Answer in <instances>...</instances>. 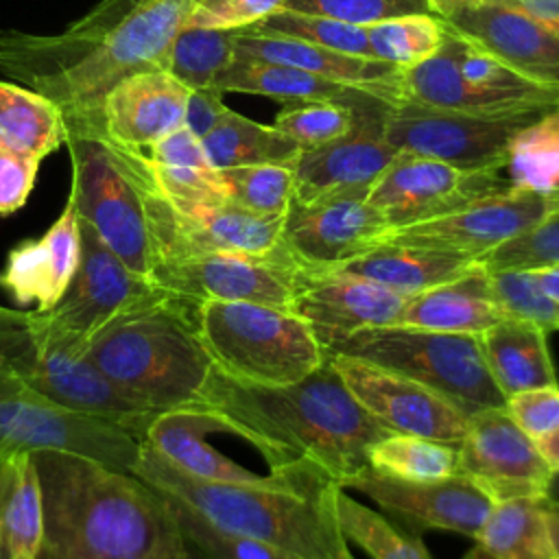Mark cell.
Listing matches in <instances>:
<instances>
[{"label":"cell","instance_id":"1","mask_svg":"<svg viewBox=\"0 0 559 559\" xmlns=\"http://www.w3.org/2000/svg\"><path fill=\"white\" fill-rule=\"evenodd\" d=\"M183 408L212 415L223 432L251 443L269 469L310 463L338 487L367 469L369 448L391 435L356 402L328 356L304 380L282 386L240 382L212 365Z\"/></svg>","mask_w":559,"mask_h":559},{"label":"cell","instance_id":"2","mask_svg":"<svg viewBox=\"0 0 559 559\" xmlns=\"http://www.w3.org/2000/svg\"><path fill=\"white\" fill-rule=\"evenodd\" d=\"M192 7L194 0H100L59 35L0 31V70L61 114L94 111L124 76L166 70Z\"/></svg>","mask_w":559,"mask_h":559},{"label":"cell","instance_id":"3","mask_svg":"<svg viewBox=\"0 0 559 559\" xmlns=\"http://www.w3.org/2000/svg\"><path fill=\"white\" fill-rule=\"evenodd\" d=\"M44 509L35 559H188L164 500L135 474L70 450H33Z\"/></svg>","mask_w":559,"mask_h":559},{"label":"cell","instance_id":"4","mask_svg":"<svg viewBox=\"0 0 559 559\" xmlns=\"http://www.w3.org/2000/svg\"><path fill=\"white\" fill-rule=\"evenodd\" d=\"M131 474L212 524L253 537L290 559H354L336 518L338 483L314 472L288 487H253L188 476L142 441Z\"/></svg>","mask_w":559,"mask_h":559},{"label":"cell","instance_id":"5","mask_svg":"<svg viewBox=\"0 0 559 559\" xmlns=\"http://www.w3.org/2000/svg\"><path fill=\"white\" fill-rule=\"evenodd\" d=\"M194 306L170 295L122 317L90 341L83 358L138 404L155 413L183 408L197 400L212 371Z\"/></svg>","mask_w":559,"mask_h":559},{"label":"cell","instance_id":"6","mask_svg":"<svg viewBox=\"0 0 559 559\" xmlns=\"http://www.w3.org/2000/svg\"><path fill=\"white\" fill-rule=\"evenodd\" d=\"M0 371L59 406L118 424L138 439L157 415L76 356L52 332L44 312L0 304Z\"/></svg>","mask_w":559,"mask_h":559},{"label":"cell","instance_id":"7","mask_svg":"<svg viewBox=\"0 0 559 559\" xmlns=\"http://www.w3.org/2000/svg\"><path fill=\"white\" fill-rule=\"evenodd\" d=\"M194 323L212 365L240 382L293 384L325 360V349L308 323L286 308L251 301H199Z\"/></svg>","mask_w":559,"mask_h":559},{"label":"cell","instance_id":"8","mask_svg":"<svg viewBox=\"0 0 559 559\" xmlns=\"http://www.w3.org/2000/svg\"><path fill=\"white\" fill-rule=\"evenodd\" d=\"M72 162V201L81 223L135 273L153 280L155 251L144 205L118 146L100 131L94 111L63 114Z\"/></svg>","mask_w":559,"mask_h":559},{"label":"cell","instance_id":"9","mask_svg":"<svg viewBox=\"0 0 559 559\" xmlns=\"http://www.w3.org/2000/svg\"><path fill=\"white\" fill-rule=\"evenodd\" d=\"M397 92L406 103L478 116H539L559 109V81L526 76L448 28L430 59L402 70Z\"/></svg>","mask_w":559,"mask_h":559},{"label":"cell","instance_id":"10","mask_svg":"<svg viewBox=\"0 0 559 559\" xmlns=\"http://www.w3.org/2000/svg\"><path fill=\"white\" fill-rule=\"evenodd\" d=\"M413 378L456 404L467 417L504 408V395L489 376L478 334L435 332L411 325L358 330L325 349Z\"/></svg>","mask_w":559,"mask_h":559},{"label":"cell","instance_id":"11","mask_svg":"<svg viewBox=\"0 0 559 559\" xmlns=\"http://www.w3.org/2000/svg\"><path fill=\"white\" fill-rule=\"evenodd\" d=\"M81 260L79 269L59 299L44 312L52 332L83 358L90 341L114 321L138 310L151 308L173 293L155 280L129 269L98 236L81 223Z\"/></svg>","mask_w":559,"mask_h":559},{"label":"cell","instance_id":"12","mask_svg":"<svg viewBox=\"0 0 559 559\" xmlns=\"http://www.w3.org/2000/svg\"><path fill=\"white\" fill-rule=\"evenodd\" d=\"M142 439L118 424L59 406L0 371V459L41 448L70 450L131 472Z\"/></svg>","mask_w":559,"mask_h":559},{"label":"cell","instance_id":"13","mask_svg":"<svg viewBox=\"0 0 559 559\" xmlns=\"http://www.w3.org/2000/svg\"><path fill=\"white\" fill-rule=\"evenodd\" d=\"M533 118L478 116L400 100L386 107L384 135L397 153L461 170H502L511 135Z\"/></svg>","mask_w":559,"mask_h":559},{"label":"cell","instance_id":"14","mask_svg":"<svg viewBox=\"0 0 559 559\" xmlns=\"http://www.w3.org/2000/svg\"><path fill=\"white\" fill-rule=\"evenodd\" d=\"M301 269L280 242L264 255L199 253L159 260L153 280L192 304L251 301L288 310Z\"/></svg>","mask_w":559,"mask_h":559},{"label":"cell","instance_id":"15","mask_svg":"<svg viewBox=\"0 0 559 559\" xmlns=\"http://www.w3.org/2000/svg\"><path fill=\"white\" fill-rule=\"evenodd\" d=\"M555 199L557 190L539 194L509 188L450 214L395 227L382 242L445 251L478 262L489 251L537 225L552 207Z\"/></svg>","mask_w":559,"mask_h":559},{"label":"cell","instance_id":"16","mask_svg":"<svg viewBox=\"0 0 559 559\" xmlns=\"http://www.w3.org/2000/svg\"><path fill=\"white\" fill-rule=\"evenodd\" d=\"M356 402L389 432L459 445L469 417L441 393L360 358L325 354Z\"/></svg>","mask_w":559,"mask_h":559},{"label":"cell","instance_id":"17","mask_svg":"<svg viewBox=\"0 0 559 559\" xmlns=\"http://www.w3.org/2000/svg\"><path fill=\"white\" fill-rule=\"evenodd\" d=\"M509 188L500 170H461L437 159L400 153L371 186L367 201L395 229L450 214Z\"/></svg>","mask_w":559,"mask_h":559},{"label":"cell","instance_id":"18","mask_svg":"<svg viewBox=\"0 0 559 559\" xmlns=\"http://www.w3.org/2000/svg\"><path fill=\"white\" fill-rule=\"evenodd\" d=\"M456 448V472L493 504L513 498H546L552 469L537 450V443L504 408L474 413Z\"/></svg>","mask_w":559,"mask_h":559},{"label":"cell","instance_id":"19","mask_svg":"<svg viewBox=\"0 0 559 559\" xmlns=\"http://www.w3.org/2000/svg\"><path fill=\"white\" fill-rule=\"evenodd\" d=\"M389 103L371 96L356 105L354 127L338 140L301 151L295 170L293 203H312L336 194H365L400 155L384 135Z\"/></svg>","mask_w":559,"mask_h":559},{"label":"cell","instance_id":"20","mask_svg":"<svg viewBox=\"0 0 559 559\" xmlns=\"http://www.w3.org/2000/svg\"><path fill=\"white\" fill-rule=\"evenodd\" d=\"M341 487L371 498L393 522L415 535L435 528L474 539L493 507L459 472L441 480H400L367 467L343 480Z\"/></svg>","mask_w":559,"mask_h":559},{"label":"cell","instance_id":"21","mask_svg":"<svg viewBox=\"0 0 559 559\" xmlns=\"http://www.w3.org/2000/svg\"><path fill=\"white\" fill-rule=\"evenodd\" d=\"M389 231L386 216L365 194H336L290 203L282 245L304 269H330L371 251Z\"/></svg>","mask_w":559,"mask_h":559},{"label":"cell","instance_id":"22","mask_svg":"<svg viewBox=\"0 0 559 559\" xmlns=\"http://www.w3.org/2000/svg\"><path fill=\"white\" fill-rule=\"evenodd\" d=\"M406 297L365 277L328 269H301L288 310L308 323L323 349L345 336L391 325Z\"/></svg>","mask_w":559,"mask_h":559},{"label":"cell","instance_id":"23","mask_svg":"<svg viewBox=\"0 0 559 559\" xmlns=\"http://www.w3.org/2000/svg\"><path fill=\"white\" fill-rule=\"evenodd\" d=\"M212 432H223L221 424L212 415L192 408H175L157 413L148 421L142 441L151 443L175 467L201 480L253 487H288L314 472H321L310 463H293L280 469H269V474H255L210 445L207 435Z\"/></svg>","mask_w":559,"mask_h":559},{"label":"cell","instance_id":"24","mask_svg":"<svg viewBox=\"0 0 559 559\" xmlns=\"http://www.w3.org/2000/svg\"><path fill=\"white\" fill-rule=\"evenodd\" d=\"M441 22L452 35L513 70L559 81V37L511 0H480Z\"/></svg>","mask_w":559,"mask_h":559},{"label":"cell","instance_id":"25","mask_svg":"<svg viewBox=\"0 0 559 559\" xmlns=\"http://www.w3.org/2000/svg\"><path fill=\"white\" fill-rule=\"evenodd\" d=\"M188 92L168 70L135 72L107 92L94 116L114 144L144 151L183 127Z\"/></svg>","mask_w":559,"mask_h":559},{"label":"cell","instance_id":"26","mask_svg":"<svg viewBox=\"0 0 559 559\" xmlns=\"http://www.w3.org/2000/svg\"><path fill=\"white\" fill-rule=\"evenodd\" d=\"M81 260V225L72 201L37 240L17 242L0 269V288L20 306L50 312L68 290Z\"/></svg>","mask_w":559,"mask_h":559},{"label":"cell","instance_id":"27","mask_svg":"<svg viewBox=\"0 0 559 559\" xmlns=\"http://www.w3.org/2000/svg\"><path fill=\"white\" fill-rule=\"evenodd\" d=\"M236 59L299 68L332 81L369 87L391 105L400 100V68L378 59L354 57L277 33L258 31L253 26L236 28Z\"/></svg>","mask_w":559,"mask_h":559},{"label":"cell","instance_id":"28","mask_svg":"<svg viewBox=\"0 0 559 559\" xmlns=\"http://www.w3.org/2000/svg\"><path fill=\"white\" fill-rule=\"evenodd\" d=\"M478 266L476 260L408 245L380 242L371 251L352 258L328 271L378 282L404 297L465 277Z\"/></svg>","mask_w":559,"mask_h":559},{"label":"cell","instance_id":"29","mask_svg":"<svg viewBox=\"0 0 559 559\" xmlns=\"http://www.w3.org/2000/svg\"><path fill=\"white\" fill-rule=\"evenodd\" d=\"M502 319L509 317L491 301L487 271L478 264L461 280L406 297L395 323L435 332L480 334Z\"/></svg>","mask_w":559,"mask_h":559},{"label":"cell","instance_id":"30","mask_svg":"<svg viewBox=\"0 0 559 559\" xmlns=\"http://www.w3.org/2000/svg\"><path fill=\"white\" fill-rule=\"evenodd\" d=\"M546 334L518 319H502L478 334L485 365L504 400L528 389L559 384Z\"/></svg>","mask_w":559,"mask_h":559},{"label":"cell","instance_id":"31","mask_svg":"<svg viewBox=\"0 0 559 559\" xmlns=\"http://www.w3.org/2000/svg\"><path fill=\"white\" fill-rule=\"evenodd\" d=\"M142 153L157 188L175 207L227 199L221 170L212 166L201 138L186 127L175 129Z\"/></svg>","mask_w":559,"mask_h":559},{"label":"cell","instance_id":"32","mask_svg":"<svg viewBox=\"0 0 559 559\" xmlns=\"http://www.w3.org/2000/svg\"><path fill=\"white\" fill-rule=\"evenodd\" d=\"M216 90H221L223 94L225 92L258 94V96H269L282 103L336 100V103H347L352 107L360 105L371 96L382 98L378 92L362 85L332 81V79H325L299 68H290V66L249 61V59H234V63L216 81Z\"/></svg>","mask_w":559,"mask_h":559},{"label":"cell","instance_id":"33","mask_svg":"<svg viewBox=\"0 0 559 559\" xmlns=\"http://www.w3.org/2000/svg\"><path fill=\"white\" fill-rule=\"evenodd\" d=\"M44 533L41 487L31 452L0 459V546L9 557H35Z\"/></svg>","mask_w":559,"mask_h":559},{"label":"cell","instance_id":"34","mask_svg":"<svg viewBox=\"0 0 559 559\" xmlns=\"http://www.w3.org/2000/svg\"><path fill=\"white\" fill-rule=\"evenodd\" d=\"M63 142V114L50 98L0 81V144L41 162Z\"/></svg>","mask_w":559,"mask_h":559},{"label":"cell","instance_id":"35","mask_svg":"<svg viewBox=\"0 0 559 559\" xmlns=\"http://www.w3.org/2000/svg\"><path fill=\"white\" fill-rule=\"evenodd\" d=\"M201 142L216 170L253 164L293 166L301 153L299 144L273 124L255 122L231 109Z\"/></svg>","mask_w":559,"mask_h":559},{"label":"cell","instance_id":"36","mask_svg":"<svg viewBox=\"0 0 559 559\" xmlns=\"http://www.w3.org/2000/svg\"><path fill=\"white\" fill-rule=\"evenodd\" d=\"M546 498H513L491 507L476 544L498 559H559L546 522Z\"/></svg>","mask_w":559,"mask_h":559},{"label":"cell","instance_id":"37","mask_svg":"<svg viewBox=\"0 0 559 559\" xmlns=\"http://www.w3.org/2000/svg\"><path fill=\"white\" fill-rule=\"evenodd\" d=\"M504 168L515 190H559V109L533 118L511 135Z\"/></svg>","mask_w":559,"mask_h":559},{"label":"cell","instance_id":"38","mask_svg":"<svg viewBox=\"0 0 559 559\" xmlns=\"http://www.w3.org/2000/svg\"><path fill=\"white\" fill-rule=\"evenodd\" d=\"M336 518L343 537L371 559H432L419 535L349 498L343 487L336 493Z\"/></svg>","mask_w":559,"mask_h":559},{"label":"cell","instance_id":"39","mask_svg":"<svg viewBox=\"0 0 559 559\" xmlns=\"http://www.w3.org/2000/svg\"><path fill=\"white\" fill-rule=\"evenodd\" d=\"M369 467L400 480H441L459 469V448L415 435L380 439L369 448Z\"/></svg>","mask_w":559,"mask_h":559},{"label":"cell","instance_id":"40","mask_svg":"<svg viewBox=\"0 0 559 559\" xmlns=\"http://www.w3.org/2000/svg\"><path fill=\"white\" fill-rule=\"evenodd\" d=\"M236 59V31L183 26L170 44L166 70L188 90L216 87Z\"/></svg>","mask_w":559,"mask_h":559},{"label":"cell","instance_id":"41","mask_svg":"<svg viewBox=\"0 0 559 559\" xmlns=\"http://www.w3.org/2000/svg\"><path fill=\"white\" fill-rule=\"evenodd\" d=\"M367 28L371 59L408 70L430 59L445 39L441 17L435 13H411L389 17Z\"/></svg>","mask_w":559,"mask_h":559},{"label":"cell","instance_id":"42","mask_svg":"<svg viewBox=\"0 0 559 559\" xmlns=\"http://www.w3.org/2000/svg\"><path fill=\"white\" fill-rule=\"evenodd\" d=\"M487 290L504 317L533 323L544 332L559 330V304L544 290L535 271H487Z\"/></svg>","mask_w":559,"mask_h":559},{"label":"cell","instance_id":"43","mask_svg":"<svg viewBox=\"0 0 559 559\" xmlns=\"http://www.w3.org/2000/svg\"><path fill=\"white\" fill-rule=\"evenodd\" d=\"M188 548H197L203 559H290L277 548L262 544L253 537L225 531L210 520H205L199 511L183 504L173 496H164Z\"/></svg>","mask_w":559,"mask_h":559},{"label":"cell","instance_id":"44","mask_svg":"<svg viewBox=\"0 0 559 559\" xmlns=\"http://www.w3.org/2000/svg\"><path fill=\"white\" fill-rule=\"evenodd\" d=\"M221 177L229 201L260 214H286L295 197V170L286 164L236 166Z\"/></svg>","mask_w":559,"mask_h":559},{"label":"cell","instance_id":"45","mask_svg":"<svg viewBox=\"0 0 559 559\" xmlns=\"http://www.w3.org/2000/svg\"><path fill=\"white\" fill-rule=\"evenodd\" d=\"M251 26L258 31L293 37V39H299V41H306L312 46L371 59L365 26L338 22V20L323 17V15L299 13V11H290V9H280L273 15H269L266 20L251 24Z\"/></svg>","mask_w":559,"mask_h":559},{"label":"cell","instance_id":"46","mask_svg":"<svg viewBox=\"0 0 559 559\" xmlns=\"http://www.w3.org/2000/svg\"><path fill=\"white\" fill-rule=\"evenodd\" d=\"M356 120V107L336 100L284 103L273 127L299 144L301 151L319 148L343 138Z\"/></svg>","mask_w":559,"mask_h":559},{"label":"cell","instance_id":"47","mask_svg":"<svg viewBox=\"0 0 559 559\" xmlns=\"http://www.w3.org/2000/svg\"><path fill=\"white\" fill-rule=\"evenodd\" d=\"M485 271L502 269H544L559 266V190L552 207L546 216L526 229L524 234L511 238L498 249L489 251L478 260Z\"/></svg>","mask_w":559,"mask_h":559},{"label":"cell","instance_id":"48","mask_svg":"<svg viewBox=\"0 0 559 559\" xmlns=\"http://www.w3.org/2000/svg\"><path fill=\"white\" fill-rule=\"evenodd\" d=\"M284 9L323 15L356 26H369L397 15L432 13L426 0H286Z\"/></svg>","mask_w":559,"mask_h":559},{"label":"cell","instance_id":"49","mask_svg":"<svg viewBox=\"0 0 559 559\" xmlns=\"http://www.w3.org/2000/svg\"><path fill=\"white\" fill-rule=\"evenodd\" d=\"M286 0H197L186 26L245 28L284 9Z\"/></svg>","mask_w":559,"mask_h":559},{"label":"cell","instance_id":"50","mask_svg":"<svg viewBox=\"0 0 559 559\" xmlns=\"http://www.w3.org/2000/svg\"><path fill=\"white\" fill-rule=\"evenodd\" d=\"M504 411L533 441H539L559 430V384L515 393L504 400Z\"/></svg>","mask_w":559,"mask_h":559},{"label":"cell","instance_id":"51","mask_svg":"<svg viewBox=\"0 0 559 559\" xmlns=\"http://www.w3.org/2000/svg\"><path fill=\"white\" fill-rule=\"evenodd\" d=\"M39 162L0 144V216L24 207L37 179Z\"/></svg>","mask_w":559,"mask_h":559},{"label":"cell","instance_id":"52","mask_svg":"<svg viewBox=\"0 0 559 559\" xmlns=\"http://www.w3.org/2000/svg\"><path fill=\"white\" fill-rule=\"evenodd\" d=\"M227 105L223 103V92L216 87H197L188 92L183 127L192 131L197 138H205L218 120L227 114Z\"/></svg>","mask_w":559,"mask_h":559},{"label":"cell","instance_id":"53","mask_svg":"<svg viewBox=\"0 0 559 559\" xmlns=\"http://www.w3.org/2000/svg\"><path fill=\"white\" fill-rule=\"evenodd\" d=\"M559 37V0H511Z\"/></svg>","mask_w":559,"mask_h":559},{"label":"cell","instance_id":"54","mask_svg":"<svg viewBox=\"0 0 559 559\" xmlns=\"http://www.w3.org/2000/svg\"><path fill=\"white\" fill-rule=\"evenodd\" d=\"M537 450L542 452V456L546 459V463L550 465L552 472H559V430H555L552 435L535 441Z\"/></svg>","mask_w":559,"mask_h":559},{"label":"cell","instance_id":"55","mask_svg":"<svg viewBox=\"0 0 559 559\" xmlns=\"http://www.w3.org/2000/svg\"><path fill=\"white\" fill-rule=\"evenodd\" d=\"M428 2V7H430V11L437 15V17H450L452 13H456V11H461V9H465V7H472V4H476V2H480V0H426Z\"/></svg>","mask_w":559,"mask_h":559},{"label":"cell","instance_id":"56","mask_svg":"<svg viewBox=\"0 0 559 559\" xmlns=\"http://www.w3.org/2000/svg\"><path fill=\"white\" fill-rule=\"evenodd\" d=\"M535 275H537L539 284L544 286V290L559 304V266L535 269Z\"/></svg>","mask_w":559,"mask_h":559},{"label":"cell","instance_id":"57","mask_svg":"<svg viewBox=\"0 0 559 559\" xmlns=\"http://www.w3.org/2000/svg\"><path fill=\"white\" fill-rule=\"evenodd\" d=\"M544 509H546V522H548L550 539H552L555 552H557V557H559V504L546 500V502H544Z\"/></svg>","mask_w":559,"mask_h":559},{"label":"cell","instance_id":"58","mask_svg":"<svg viewBox=\"0 0 559 559\" xmlns=\"http://www.w3.org/2000/svg\"><path fill=\"white\" fill-rule=\"evenodd\" d=\"M546 500H550V502H557V504H559V472H552V474H550L548 491H546Z\"/></svg>","mask_w":559,"mask_h":559},{"label":"cell","instance_id":"59","mask_svg":"<svg viewBox=\"0 0 559 559\" xmlns=\"http://www.w3.org/2000/svg\"><path fill=\"white\" fill-rule=\"evenodd\" d=\"M463 559H498V557H493L489 550H485L480 544H476Z\"/></svg>","mask_w":559,"mask_h":559},{"label":"cell","instance_id":"60","mask_svg":"<svg viewBox=\"0 0 559 559\" xmlns=\"http://www.w3.org/2000/svg\"><path fill=\"white\" fill-rule=\"evenodd\" d=\"M0 559H9V550L4 546H0Z\"/></svg>","mask_w":559,"mask_h":559},{"label":"cell","instance_id":"61","mask_svg":"<svg viewBox=\"0 0 559 559\" xmlns=\"http://www.w3.org/2000/svg\"><path fill=\"white\" fill-rule=\"evenodd\" d=\"M9 559H35V557H31V555H15V557H9Z\"/></svg>","mask_w":559,"mask_h":559},{"label":"cell","instance_id":"62","mask_svg":"<svg viewBox=\"0 0 559 559\" xmlns=\"http://www.w3.org/2000/svg\"><path fill=\"white\" fill-rule=\"evenodd\" d=\"M188 559H192V555H190V557H188Z\"/></svg>","mask_w":559,"mask_h":559},{"label":"cell","instance_id":"63","mask_svg":"<svg viewBox=\"0 0 559 559\" xmlns=\"http://www.w3.org/2000/svg\"><path fill=\"white\" fill-rule=\"evenodd\" d=\"M194 2H197V0H194Z\"/></svg>","mask_w":559,"mask_h":559}]
</instances>
